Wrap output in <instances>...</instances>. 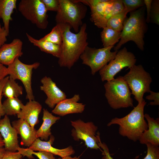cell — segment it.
Wrapping results in <instances>:
<instances>
[{
	"instance_id": "7402d4cb",
	"label": "cell",
	"mask_w": 159,
	"mask_h": 159,
	"mask_svg": "<svg viewBox=\"0 0 159 159\" xmlns=\"http://www.w3.org/2000/svg\"><path fill=\"white\" fill-rule=\"evenodd\" d=\"M16 0H0V19H2L3 26L8 33L9 22L12 20L11 15L16 9Z\"/></svg>"
},
{
	"instance_id": "8992f818",
	"label": "cell",
	"mask_w": 159,
	"mask_h": 159,
	"mask_svg": "<svg viewBox=\"0 0 159 159\" xmlns=\"http://www.w3.org/2000/svg\"><path fill=\"white\" fill-rule=\"evenodd\" d=\"M129 69V72L123 78L131 90V94L140 104L144 100V93L151 90L150 85L152 79L141 65H134Z\"/></svg>"
},
{
	"instance_id": "d6986e66",
	"label": "cell",
	"mask_w": 159,
	"mask_h": 159,
	"mask_svg": "<svg viewBox=\"0 0 159 159\" xmlns=\"http://www.w3.org/2000/svg\"><path fill=\"white\" fill-rule=\"evenodd\" d=\"M42 108V105L38 102L34 100L29 101L17 115V117L26 122L34 129L35 126L39 122V116Z\"/></svg>"
},
{
	"instance_id": "5b68a950",
	"label": "cell",
	"mask_w": 159,
	"mask_h": 159,
	"mask_svg": "<svg viewBox=\"0 0 159 159\" xmlns=\"http://www.w3.org/2000/svg\"><path fill=\"white\" fill-rule=\"evenodd\" d=\"M104 86L105 96L112 108L116 110L133 106L131 93L123 77L107 81Z\"/></svg>"
},
{
	"instance_id": "9a60e30c",
	"label": "cell",
	"mask_w": 159,
	"mask_h": 159,
	"mask_svg": "<svg viewBox=\"0 0 159 159\" xmlns=\"http://www.w3.org/2000/svg\"><path fill=\"white\" fill-rule=\"evenodd\" d=\"M22 41L19 39H14L10 43L4 44L0 48V63L8 66L17 58L23 54Z\"/></svg>"
},
{
	"instance_id": "7bdbcfd3",
	"label": "cell",
	"mask_w": 159,
	"mask_h": 159,
	"mask_svg": "<svg viewBox=\"0 0 159 159\" xmlns=\"http://www.w3.org/2000/svg\"><path fill=\"white\" fill-rule=\"evenodd\" d=\"M6 151L4 147L0 148V159H3V157Z\"/></svg>"
},
{
	"instance_id": "d590c367",
	"label": "cell",
	"mask_w": 159,
	"mask_h": 159,
	"mask_svg": "<svg viewBox=\"0 0 159 159\" xmlns=\"http://www.w3.org/2000/svg\"><path fill=\"white\" fill-rule=\"evenodd\" d=\"M9 78V76H6L0 81V120L2 116L5 115L3 109L2 103L1 102L2 90L5 84Z\"/></svg>"
},
{
	"instance_id": "484cf974",
	"label": "cell",
	"mask_w": 159,
	"mask_h": 159,
	"mask_svg": "<svg viewBox=\"0 0 159 159\" xmlns=\"http://www.w3.org/2000/svg\"><path fill=\"white\" fill-rule=\"evenodd\" d=\"M22 86L16 82L15 80L9 78L2 90V95L7 98L18 97L23 94Z\"/></svg>"
},
{
	"instance_id": "b9f144b4",
	"label": "cell",
	"mask_w": 159,
	"mask_h": 159,
	"mask_svg": "<svg viewBox=\"0 0 159 159\" xmlns=\"http://www.w3.org/2000/svg\"><path fill=\"white\" fill-rule=\"evenodd\" d=\"M58 159H80L79 157L75 156L72 157L70 156H67L63 158H59Z\"/></svg>"
},
{
	"instance_id": "4316f807",
	"label": "cell",
	"mask_w": 159,
	"mask_h": 159,
	"mask_svg": "<svg viewBox=\"0 0 159 159\" xmlns=\"http://www.w3.org/2000/svg\"><path fill=\"white\" fill-rule=\"evenodd\" d=\"M63 24H56L51 31L39 39L61 45L62 44L63 33Z\"/></svg>"
},
{
	"instance_id": "ba28073f",
	"label": "cell",
	"mask_w": 159,
	"mask_h": 159,
	"mask_svg": "<svg viewBox=\"0 0 159 159\" xmlns=\"http://www.w3.org/2000/svg\"><path fill=\"white\" fill-rule=\"evenodd\" d=\"M113 47L96 48L88 46L80 58L82 60L83 64L90 67L91 74L94 75L114 58L118 51L111 52V50Z\"/></svg>"
},
{
	"instance_id": "60d3db41",
	"label": "cell",
	"mask_w": 159,
	"mask_h": 159,
	"mask_svg": "<svg viewBox=\"0 0 159 159\" xmlns=\"http://www.w3.org/2000/svg\"><path fill=\"white\" fill-rule=\"evenodd\" d=\"M8 75L7 68L0 63V81Z\"/></svg>"
},
{
	"instance_id": "e575fe53",
	"label": "cell",
	"mask_w": 159,
	"mask_h": 159,
	"mask_svg": "<svg viewBox=\"0 0 159 159\" xmlns=\"http://www.w3.org/2000/svg\"><path fill=\"white\" fill-rule=\"evenodd\" d=\"M150 95L147 96L146 99L149 100H154L150 102L149 105H159V93L150 90Z\"/></svg>"
},
{
	"instance_id": "7c38bea8",
	"label": "cell",
	"mask_w": 159,
	"mask_h": 159,
	"mask_svg": "<svg viewBox=\"0 0 159 159\" xmlns=\"http://www.w3.org/2000/svg\"><path fill=\"white\" fill-rule=\"evenodd\" d=\"M115 0H105L96 5L90 7V20L99 28L106 26L108 20L122 10V6L118 4H114Z\"/></svg>"
},
{
	"instance_id": "277c9868",
	"label": "cell",
	"mask_w": 159,
	"mask_h": 159,
	"mask_svg": "<svg viewBox=\"0 0 159 159\" xmlns=\"http://www.w3.org/2000/svg\"><path fill=\"white\" fill-rule=\"evenodd\" d=\"M59 1V7L55 17L56 24H68L78 32L87 12L86 5L77 0Z\"/></svg>"
},
{
	"instance_id": "5bb4252c",
	"label": "cell",
	"mask_w": 159,
	"mask_h": 159,
	"mask_svg": "<svg viewBox=\"0 0 159 159\" xmlns=\"http://www.w3.org/2000/svg\"><path fill=\"white\" fill-rule=\"evenodd\" d=\"M0 133L3 139L6 150L12 152L18 150L20 147L18 134L11 124L10 119L6 115L0 120Z\"/></svg>"
},
{
	"instance_id": "f1b7e54d",
	"label": "cell",
	"mask_w": 159,
	"mask_h": 159,
	"mask_svg": "<svg viewBox=\"0 0 159 159\" xmlns=\"http://www.w3.org/2000/svg\"><path fill=\"white\" fill-rule=\"evenodd\" d=\"M20 153L23 156H26L29 159H34L32 155L37 156L39 159H57L52 153L44 151H39L35 152L32 151L28 148H22Z\"/></svg>"
},
{
	"instance_id": "ffe728a7",
	"label": "cell",
	"mask_w": 159,
	"mask_h": 159,
	"mask_svg": "<svg viewBox=\"0 0 159 159\" xmlns=\"http://www.w3.org/2000/svg\"><path fill=\"white\" fill-rule=\"evenodd\" d=\"M12 124L18 134L20 136L22 145L29 148L37 138V130L32 128L25 120L19 119L13 121Z\"/></svg>"
},
{
	"instance_id": "603a6c76",
	"label": "cell",
	"mask_w": 159,
	"mask_h": 159,
	"mask_svg": "<svg viewBox=\"0 0 159 159\" xmlns=\"http://www.w3.org/2000/svg\"><path fill=\"white\" fill-rule=\"evenodd\" d=\"M29 41L34 46L38 47L42 52L59 58L61 54L62 46L52 42L36 39L26 33Z\"/></svg>"
},
{
	"instance_id": "1f68e13d",
	"label": "cell",
	"mask_w": 159,
	"mask_h": 159,
	"mask_svg": "<svg viewBox=\"0 0 159 159\" xmlns=\"http://www.w3.org/2000/svg\"><path fill=\"white\" fill-rule=\"evenodd\" d=\"M159 25V1H152L150 13V21Z\"/></svg>"
},
{
	"instance_id": "7a4b0ae2",
	"label": "cell",
	"mask_w": 159,
	"mask_h": 159,
	"mask_svg": "<svg viewBox=\"0 0 159 159\" xmlns=\"http://www.w3.org/2000/svg\"><path fill=\"white\" fill-rule=\"evenodd\" d=\"M146 104L144 100L134 107L128 114L122 118H113L107 126L118 125L120 135L134 142L138 140L142 133L148 129L144 114V108Z\"/></svg>"
},
{
	"instance_id": "44dd1931",
	"label": "cell",
	"mask_w": 159,
	"mask_h": 159,
	"mask_svg": "<svg viewBox=\"0 0 159 159\" xmlns=\"http://www.w3.org/2000/svg\"><path fill=\"white\" fill-rule=\"evenodd\" d=\"M43 123L37 130L36 136L37 138H40L42 140L47 141L49 137L51 135V126L59 120L60 117L54 116L45 108L43 109Z\"/></svg>"
},
{
	"instance_id": "9c48e42d",
	"label": "cell",
	"mask_w": 159,
	"mask_h": 159,
	"mask_svg": "<svg viewBox=\"0 0 159 159\" xmlns=\"http://www.w3.org/2000/svg\"><path fill=\"white\" fill-rule=\"evenodd\" d=\"M136 59L134 55L124 47L118 51L114 58L99 71L102 81H111L122 69H129L135 65Z\"/></svg>"
},
{
	"instance_id": "4fadbf2b",
	"label": "cell",
	"mask_w": 159,
	"mask_h": 159,
	"mask_svg": "<svg viewBox=\"0 0 159 159\" xmlns=\"http://www.w3.org/2000/svg\"><path fill=\"white\" fill-rule=\"evenodd\" d=\"M41 82L42 85L40 86V89L47 97L45 103L50 108H53L57 104L67 98L65 93L57 86L50 77L45 76L41 79Z\"/></svg>"
},
{
	"instance_id": "f35d334b",
	"label": "cell",
	"mask_w": 159,
	"mask_h": 159,
	"mask_svg": "<svg viewBox=\"0 0 159 159\" xmlns=\"http://www.w3.org/2000/svg\"><path fill=\"white\" fill-rule=\"evenodd\" d=\"M145 5L147 9V17L146 20L148 23L150 21V13L151 12L152 0H143Z\"/></svg>"
},
{
	"instance_id": "d4e9b609",
	"label": "cell",
	"mask_w": 159,
	"mask_h": 159,
	"mask_svg": "<svg viewBox=\"0 0 159 159\" xmlns=\"http://www.w3.org/2000/svg\"><path fill=\"white\" fill-rule=\"evenodd\" d=\"M120 32L107 27L103 28L100 35L104 47H114L115 44L119 42Z\"/></svg>"
},
{
	"instance_id": "6da1fadb",
	"label": "cell",
	"mask_w": 159,
	"mask_h": 159,
	"mask_svg": "<svg viewBox=\"0 0 159 159\" xmlns=\"http://www.w3.org/2000/svg\"><path fill=\"white\" fill-rule=\"evenodd\" d=\"M62 52L58 63L61 67L70 69L77 61L86 47L88 46L87 25L84 23L76 33L71 31V27L63 24Z\"/></svg>"
},
{
	"instance_id": "8fae6325",
	"label": "cell",
	"mask_w": 159,
	"mask_h": 159,
	"mask_svg": "<svg viewBox=\"0 0 159 159\" xmlns=\"http://www.w3.org/2000/svg\"><path fill=\"white\" fill-rule=\"evenodd\" d=\"M70 122L73 127L71 130V135L74 140H82L87 148L102 151L97 144L100 133L97 132L98 127L93 122H85L80 119Z\"/></svg>"
},
{
	"instance_id": "cb8c5ba5",
	"label": "cell",
	"mask_w": 159,
	"mask_h": 159,
	"mask_svg": "<svg viewBox=\"0 0 159 159\" xmlns=\"http://www.w3.org/2000/svg\"><path fill=\"white\" fill-rule=\"evenodd\" d=\"M24 105L18 97L7 98L2 103L5 115H15L21 111Z\"/></svg>"
},
{
	"instance_id": "f546056e",
	"label": "cell",
	"mask_w": 159,
	"mask_h": 159,
	"mask_svg": "<svg viewBox=\"0 0 159 159\" xmlns=\"http://www.w3.org/2000/svg\"><path fill=\"white\" fill-rule=\"evenodd\" d=\"M124 9L128 12L136 10L145 4L142 0H122Z\"/></svg>"
},
{
	"instance_id": "52a82bcc",
	"label": "cell",
	"mask_w": 159,
	"mask_h": 159,
	"mask_svg": "<svg viewBox=\"0 0 159 159\" xmlns=\"http://www.w3.org/2000/svg\"><path fill=\"white\" fill-rule=\"evenodd\" d=\"M18 8L26 19L38 28L44 29L47 27L49 23L47 11L42 0H21Z\"/></svg>"
},
{
	"instance_id": "e0dca14e",
	"label": "cell",
	"mask_w": 159,
	"mask_h": 159,
	"mask_svg": "<svg viewBox=\"0 0 159 159\" xmlns=\"http://www.w3.org/2000/svg\"><path fill=\"white\" fill-rule=\"evenodd\" d=\"M80 99L78 94L75 95L71 98H66L57 104L52 112L61 116L70 114L82 113L85 109V105L78 103Z\"/></svg>"
},
{
	"instance_id": "ac0fdd59",
	"label": "cell",
	"mask_w": 159,
	"mask_h": 159,
	"mask_svg": "<svg viewBox=\"0 0 159 159\" xmlns=\"http://www.w3.org/2000/svg\"><path fill=\"white\" fill-rule=\"evenodd\" d=\"M144 117L147 122L148 129L142 134L138 140L140 144L148 143L159 146V118L155 119L145 113Z\"/></svg>"
},
{
	"instance_id": "836d02e7",
	"label": "cell",
	"mask_w": 159,
	"mask_h": 159,
	"mask_svg": "<svg viewBox=\"0 0 159 159\" xmlns=\"http://www.w3.org/2000/svg\"><path fill=\"white\" fill-rule=\"evenodd\" d=\"M97 144L102 149V152L103 156L102 159H114L110 154L109 150L107 145L105 143L101 142L100 135L98 136Z\"/></svg>"
},
{
	"instance_id": "8d00e7d4",
	"label": "cell",
	"mask_w": 159,
	"mask_h": 159,
	"mask_svg": "<svg viewBox=\"0 0 159 159\" xmlns=\"http://www.w3.org/2000/svg\"><path fill=\"white\" fill-rule=\"evenodd\" d=\"M22 155L19 152H12L6 150L3 159H21Z\"/></svg>"
},
{
	"instance_id": "30bf717a",
	"label": "cell",
	"mask_w": 159,
	"mask_h": 159,
	"mask_svg": "<svg viewBox=\"0 0 159 159\" xmlns=\"http://www.w3.org/2000/svg\"><path fill=\"white\" fill-rule=\"evenodd\" d=\"M39 65V62L30 64H25L17 58L7 67L9 78L15 80H19L23 83L26 93V98L29 101L34 99L32 87V70L37 69Z\"/></svg>"
},
{
	"instance_id": "ee69618b",
	"label": "cell",
	"mask_w": 159,
	"mask_h": 159,
	"mask_svg": "<svg viewBox=\"0 0 159 159\" xmlns=\"http://www.w3.org/2000/svg\"><path fill=\"white\" fill-rule=\"evenodd\" d=\"M4 146V144L3 139L0 133V148L3 147Z\"/></svg>"
},
{
	"instance_id": "74e56055",
	"label": "cell",
	"mask_w": 159,
	"mask_h": 159,
	"mask_svg": "<svg viewBox=\"0 0 159 159\" xmlns=\"http://www.w3.org/2000/svg\"><path fill=\"white\" fill-rule=\"evenodd\" d=\"M9 34L4 27L1 26L0 23V48L5 44L7 41L6 37Z\"/></svg>"
},
{
	"instance_id": "ab89813d",
	"label": "cell",
	"mask_w": 159,
	"mask_h": 159,
	"mask_svg": "<svg viewBox=\"0 0 159 159\" xmlns=\"http://www.w3.org/2000/svg\"><path fill=\"white\" fill-rule=\"evenodd\" d=\"M105 0H77L85 5H87L90 7L94 6L97 4L104 1Z\"/></svg>"
},
{
	"instance_id": "4dcf8cb0",
	"label": "cell",
	"mask_w": 159,
	"mask_h": 159,
	"mask_svg": "<svg viewBox=\"0 0 159 159\" xmlns=\"http://www.w3.org/2000/svg\"><path fill=\"white\" fill-rule=\"evenodd\" d=\"M145 145L147 147V153L143 159H159V146L150 143Z\"/></svg>"
},
{
	"instance_id": "d6a6232c",
	"label": "cell",
	"mask_w": 159,
	"mask_h": 159,
	"mask_svg": "<svg viewBox=\"0 0 159 159\" xmlns=\"http://www.w3.org/2000/svg\"><path fill=\"white\" fill-rule=\"evenodd\" d=\"M44 4L47 11H52L57 12L59 7V0H42Z\"/></svg>"
},
{
	"instance_id": "2e32d148",
	"label": "cell",
	"mask_w": 159,
	"mask_h": 159,
	"mask_svg": "<svg viewBox=\"0 0 159 159\" xmlns=\"http://www.w3.org/2000/svg\"><path fill=\"white\" fill-rule=\"evenodd\" d=\"M49 140L47 141H43L39 138H37L32 145L28 148L33 151H44L51 153L61 158L73 155L75 152L72 146L66 148L59 149L53 147L52 145L54 140V138L52 135Z\"/></svg>"
},
{
	"instance_id": "83f0119b",
	"label": "cell",
	"mask_w": 159,
	"mask_h": 159,
	"mask_svg": "<svg viewBox=\"0 0 159 159\" xmlns=\"http://www.w3.org/2000/svg\"><path fill=\"white\" fill-rule=\"evenodd\" d=\"M128 13L124 9L122 11L115 15L108 20L107 23L106 27L120 32L122 30L123 23Z\"/></svg>"
},
{
	"instance_id": "3957f363",
	"label": "cell",
	"mask_w": 159,
	"mask_h": 159,
	"mask_svg": "<svg viewBox=\"0 0 159 159\" xmlns=\"http://www.w3.org/2000/svg\"><path fill=\"white\" fill-rule=\"evenodd\" d=\"M144 8L130 12V16L124 22L120 32V40L114 48L118 51L123 45L132 41L140 50L144 49V35L146 31V24L144 15Z\"/></svg>"
}]
</instances>
